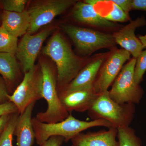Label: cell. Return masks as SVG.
Listing matches in <instances>:
<instances>
[{"mask_svg": "<svg viewBox=\"0 0 146 146\" xmlns=\"http://www.w3.org/2000/svg\"><path fill=\"white\" fill-rule=\"evenodd\" d=\"M32 124L35 133L36 143L40 145L53 136L63 137L68 143L79 133L90 128L104 127H112L111 124L103 119L84 121L79 120L70 114L65 119L56 123L42 122L35 117L32 118Z\"/></svg>", "mask_w": 146, "mask_h": 146, "instance_id": "2", "label": "cell"}, {"mask_svg": "<svg viewBox=\"0 0 146 146\" xmlns=\"http://www.w3.org/2000/svg\"><path fill=\"white\" fill-rule=\"evenodd\" d=\"M132 10L146 11V0H132Z\"/></svg>", "mask_w": 146, "mask_h": 146, "instance_id": "29", "label": "cell"}, {"mask_svg": "<svg viewBox=\"0 0 146 146\" xmlns=\"http://www.w3.org/2000/svg\"><path fill=\"white\" fill-rule=\"evenodd\" d=\"M9 95L5 82L0 78V104L9 101L8 96Z\"/></svg>", "mask_w": 146, "mask_h": 146, "instance_id": "27", "label": "cell"}, {"mask_svg": "<svg viewBox=\"0 0 146 146\" xmlns=\"http://www.w3.org/2000/svg\"><path fill=\"white\" fill-rule=\"evenodd\" d=\"M117 138L119 146H142L140 138L136 136L134 130L129 126L117 129Z\"/></svg>", "mask_w": 146, "mask_h": 146, "instance_id": "20", "label": "cell"}, {"mask_svg": "<svg viewBox=\"0 0 146 146\" xmlns=\"http://www.w3.org/2000/svg\"><path fill=\"white\" fill-rule=\"evenodd\" d=\"M35 103L29 105L18 117L14 132L17 137V146H32L34 143L35 133L32 119Z\"/></svg>", "mask_w": 146, "mask_h": 146, "instance_id": "16", "label": "cell"}, {"mask_svg": "<svg viewBox=\"0 0 146 146\" xmlns=\"http://www.w3.org/2000/svg\"><path fill=\"white\" fill-rule=\"evenodd\" d=\"M40 68L42 76V95L47 103L44 112H38L35 117L42 122L52 123L66 119L70 113L60 102L57 91V71L45 62H41Z\"/></svg>", "mask_w": 146, "mask_h": 146, "instance_id": "3", "label": "cell"}, {"mask_svg": "<svg viewBox=\"0 0 146 146\" xmlns=\"http://www.w3.org/2000/svg\"><path fill=\"white\" fill-rule=\"evenodd\" d=\"M131 54L123 49H117L111 54L103 63L98 73L94 88L98 94L108 91L127 60Z\"/></svg>", "mask_w": 146, "mask_h": 146, "instance_id": "9", "label": "cell"}, {"mask_svg": "<svg viewBox=\"0 0 146 146\" xmlns=\"http://www.w3.org/2000/svg\"><path fill=\"white\" fill-rule=\"evenodd\" d=\"M16 113H18V108L12 102L8 101L0 104V117Z\"/></svg>", "mask_w": 146, "mask_h": 146, "instance_id": "25", "label": "cell"}, {"mask_svg": "<svg viewBox=\"0 0 146 146\" xmlns=\"http://www.w3.org/2000/svg\"><path fill=\"white\" fill-rule=\"evenodd\" d=\"M18 46V38L9 33L1 25L0 27V53L15 55Z\"/></svg>", "mask_w": 146, "mask_h": 146, "instance_id": "19", "label": "cell"}, {"mask_svg": "<svg viewBox=\"0 0 146 146\" xmlns=\"http://www.w3.org/2000/svg\"><path fill=\"white\" fill-rule=\"evenodd\" d=\"M136 61L133 57L124 65L108 91L110 96L118 103H138L143 97V91L134 79Z\"/></svg>", "mask_w": 146, "mask_h": 146, "instance_id": "6", "label": "cell"}, {"mask_svg": "<svg viewBox=\"0 0 146 146\" xmlns=\"http://www.w3.org/2000/svg\"><path fill=\"white\" fill-rule=\"evenodd\" d=\"M105 58L104 56H100L91 60L82 68L76 76L61 92L68 93L77 90L94 88L97 75L104 62Z\"/></svg>", "mask_w": 146, "mask_h": 146, "instance_id": "14", "label": "cell"}, {"mask_svg": "<svg viewBox=\"0 0 146 146\" xmlns=\"http://www.w3.org/2000/svg\"><path fill=\"white\" fill-rule=\"evenodd\" d=\"M143 45L144 49L146 48V34L144 35H141L138 37Z\"/></svg>", "mask_w": 146, "mask_h": 146, "instance_id": "31", "label": "cell"}, {"mask_svg": "<svg viewBox=\"0 0 146 146\" xmlns=\"http://www.w3.org/2000/svg\"><path fill=\"white\" fill-rule=\"evenodd\" d=\"M16 58L15 55L0 53V74L7 87H13L20 79V68Z\"/></svg>", "mask_w": 146, "mask_h": 146, "instance_id": "18", "label": "cell"}, {"mask_svg": "<svg viewBox=\"0 0 146 146\" xmlns=\"http://www.w3.org/2000/svg\"><path fill=\"white\" fill-rule=\"evenodd\" d=\"M2 21V25L5 29L17 38L26 34L30 24L29 16L27 11L20 13L4 11Z\"/></svg>", "mask_w": 146, "mask_h": 146, "instance_id": "17", "label": "cell"}, {"mask_svg": "<svg viewBox=\"0 0 146 146\" xmlns=\"http://www.w3.org/2000/svg\"><path fill=\"white\" fill-rule=\"evenodd\" d=\"M28 2L27 0H4L1 3L4 11L20 13L25 11Z\"/></svg>", "mask_w": 146, "mask_h": 146, "instance_id": "24", "label": "cell"}, {"mask_svg": "<svg viewBox=\"0 0 146 146\" xmlns=\"http://www.w3.org/2000/svg\"><path fill=\"white\" fill-rule=\"evenodd\" d=\"M11 115L12 114L5 115L0 117V136L3 131L7 124L10 119Z\"/></svg>", "mask_w": 146, "mask_h": 146, "instance_id": "30", "label": "cell"}, {"mask_svg": "<svg viewBox=\"0 0 146 146\" xmlns=\"http://www.w3.org/2000/svg\"><path fill=\"white\" fill-rule=\"evenodd\" d=\"M146 72V50H143L136 58L134 70V77L136 83L140 84L143 81Z\"/></svg>", "mask_w": 146, "mask_h": 146, "instance_id": "22", "label": "cell"}, {"mask_svg": "<svg viewBox=\"0 0 146 146\" xmlns=\"http://www.w3.org/2000/svg\"><path fill=\"white\" fill-rule=\"evenodd\" d=\"M134 104H120L112 99L106 91L99 94L96 101L88 111L92 120L103 119L118 129L129 126L133 119Z\"/></svg>", "mask_w": 146, "mask_h": 146, "instance_id": "4", "label": "cell"}, {"mask_svg": "<svg viewBox=\"0 0 146 146\" xmlns=\"http://www.w3.org/2000/svg\"><path fill=\"white\" fill-rule=\"evenodd\" d=\"M43 53L55 63L57 74V91L62 92L82 68L81 60L60 33L54 35L43 49Z\"/></svg>", "mask_w": 146, "mask_h": 146, "instance_id": "1", "label": "cell"}, {"mask_svg": "<svg viewBox=\"0 0 146 146\" xmlns=\"http://www.w3.org/2000/svg\"><path fill=\"white\" fill-rule=\"evenodd\" d=\"M58 96L61 103L69 113L72 111L83 112L92 107L99 94L94 88L82 89L70 92H61Z\"/></svg>", "mask_w": 146, "mask_h": 146, "instance_id": "12", "label": "cell"}, {"mask_svg": "<svg viewBox=\"0 0 146 146\" xmlns=\"http://www.w3.org/2000/svg\"><path fill=\"white\" fill-rule=\"evenodd\" d=\"M113 3L118 6L127 14L132 10V0H111Z\"/></svg>", "mask_w": 146, "mask_h": 146, "instance_id": "26", "label": "cell"}, {"mask_svg": "<svg viewBox=\"0 0 146 146\" xmlns=\"http://www.w3.org/2000/svg\"><path fill=\"white\" fill-rule=\"evenodd\" d=\"M146 25L145 18L141 16L130 21L129 23L113 35L116 43L119 45L123 49L128 52L135 58L139 56L144 49L141 41L135 35V31Z\"/></svg>", "mask_w": 146, "mask_h": 146, "instance_id": "11", "label": "cell"}, {"mask_svg": "<svg viewBox=\"0 0 146 146\" xmlns=\"http://www.w3.org/2000/svg\"><path fill=\"white\" fill-rule=\"evenodd\" d=\"M64 142V138L61 136H53L40 145V146H61Z\"/></svg>", "mask_w": 146, "mask_h": 146, "instance_id": "28", "label": "cell"}, {"mask_svg": "<svg viewBox=\"0 0 146 146\" xmlns=\"http://www.w3.org/2000/svg\"><path fill=\"white\" fill-rule=\"evenodd\" d=\"M52 31L51 29H46L35 35L27 33L18 46L16 57L21 63L24 73L35 66V63L42 45Z\"/></svg>", "mask_w": 146, "mask_h": 146, "instance_id": "10", "label": "cell"}, {"mask_svg": "<svg viewBox=\"0 0 146 146\" xmlns=\"http://www.w3.org/2000/svg\"><path fill=\"white\" fill-rule=\"evenodd\" d=\"M117 136V129L113 127L107 130L81 132L71 140V146H119Z\"/></svg>", "mask_w": 146, "mask_h": 146, "instance_id": "13", "label": "cell"}, {"mask_svg": "<svg viewBox=\"0 0 146 146\" xmlns=\"http://www.w3.org/2000/svg\"><path fill=\"white\" fill-rule=\"evenodd\" d=\"M19 115L18 113H14L11 115L10 119L0 136V146H13V136Z\"/></svg>", "mask_w": 146, "mask_h": 146, "instance_id": "21", "label": "cell"}, {"mask_svg": "<svg viewBox=\"0 0 146 146\" xmlns=\"http://www.w3.org/2000/svg\"><path fill=\"white\" fill-rule=\"evenodd\" d=\"M76 1L74 0H47L35 3L28 11L30 24L27 33L32 34L41 27L50 23L56 16L75 4Z\"/></svg>", "mask_w": 146, "mask_h": 146, "instance_id": "8", "label": "cell"}, {"mask_svg": "<svg viewBox=\"0 0 146 146\" xmlns=\"http://www.w3.org/2000/svg\"><path fill=\"white\" fill-rule=\"evenodd\" d=\"M72 14L76 21L91 26L108 29L117 27V25L106 20L98 13L93 5L84 2L76 3Z\"/></svg>", "mask_w": 146, "mask_h": 146, "instance_id": "15", "label": "cell"}, {"mask_svg": "<svg viewBox=\"0 0 146 146\" xmlns=\"http://www.w3.org/2000/svg\"><path fill=\"white\" fill-rule=\"evenodd\" d=\"M104 17L112 23H124L130 20L129 14H127L118 6L113 3L112 10Z\"/></svg>", "mask_w": 146, "mask_h": 146, "instance_id": "23", "label": "cell"}, {"mask_svg": "<svg viewBox=\"0 0 146 146\" xmlns=\"http://www.w3.org/2000/svg\"><path fill=\"white\" fill-rule=\"evenodd\" d=\"M42 76L40 67L35 65L24 73L23 80L11 95L9 101L16 106L19 115L22 114L29 105L43 98L42 95Z\"/></svg>", "mask_w": 146, "mask_h": 146, "instance_id": "7", "label": "cell"}, {"mask_svg": "<svg viewBox=\"0 0 146 146\" xmlns=\"http://www.w3.org/2000/svg\"><path fill=\"white\" fill-rule=\"evenodd\" d=\"M61 28L77 49L84 54H91L100 49L111 48L116 44L112 35L70 24H63Z\"/></svg>", "mask_w": 146, "mask_h": 146, "instance_id": "5", "label": "cell"}]
</instances>
